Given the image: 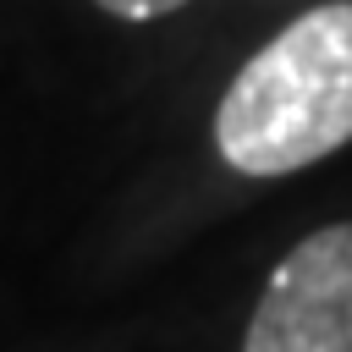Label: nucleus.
Instances as JSON below:
<instances>
[{
    "instance_id": "7ed1b4c3",
    "label": "nucleus",
    "mask_w": 352,
    "mask_h": 352,
    "mask_svg": "<svg viewBox=\"0 0 352 352\" xmlns=\"http://www.w3.org/2000/svg\"><path fill=\"white\" fill-rule=\"evenodd\" d=\"M99 11L121 16V22H148V16H165V11H182L187 0H94Z\"/></svg>"
},
{
    "instance_id": "f03ea898",
    "label": "nucleus",
    "mask_w": 352,
    "mask_h": 352,
    "mask_svg": "<svg viewBox=\"0 0 352 352\" xmlns=\"http://www.w3.org/2000/svg\"><path fill=\"white\" fill-rule=\"evenodd\" d=\"M242 352H352V220L302 236L275 264Z\"/></svg>"
},
{
    "instance_id": "f257e3e1",
    "label": "nucleus",
    "mask_w": 352,
    "mask_h": 352,
    "mask_svg": "<svg viewBox=\"0 0 352 352\" xmlns=\"http://www.w3.org/2000/svg\"><path fill=\"white\" fill-rule=\"evenodd\" d=\"M214 143L242 176H286L352 143V0L302 11L248 55L214 110Z\"/></svg>"
}]
</instances>
